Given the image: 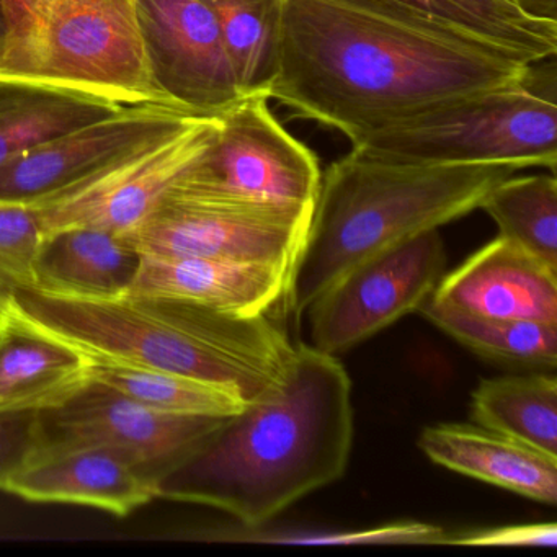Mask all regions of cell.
<instances>
[{
	"label": "cell",
	"instance_id": "484cf974",
	"mask_svg": "<svg viewBox=\"0 0 557 557\" xmlns=\"http://www.w3.org/2000/svg\"><path fill=\"white\" fill-rule=\"evenodd\" d=\"M497 224L498 236L557 272L556 174L505 178L481 207Z\"/></svg>",
	"mask_w": 557,
	"mask_h": 557
},
{
	"label": "cell",
	"instance_id": "d4e9b609",
	"mask_svg": "<svg viewBox=\"0 0 557 557\" xmlns=\"http://www.w3.org/2000/svg\"><path fill=\"white\" fill-rule=\"evenodd\" d=\"M423 318L478 357L507 367L550 370L557 364V324L484 318L433 301L419 309Z\"/></svg>",
	"mask_w": 557,
	"mask_h": 557
},
{
	"label": "cell",
	"instance_id": "9c48e42d",
	"mask_svg": "<svg viewBox=\"0 0 557 557\" xmlns=\"http://www.w3.org/2000/svg\"><path fill=\"white\" fill-rule=\"evenodd\" d=\"M438 230L376 253L338 276L306 309L309 347L337 355L417 312L445 276Z\"/></svg>",
	"mask_w": 557,
	"mask_h": 557
},
{
	"label": "cell",
	"instance_id": "277c9868",
	"mask_svg": "<svg viewBox=\"0 0 557 557\" xmlns=\"http://www.w3.org/2000/svg\"><path fill=\"white\" fill-rule=\"evenodd\" d=\"M520 169L511 164H400L351 149L321 178L285 298L296 318L338 276L384 250L481 207Z\"/></svg>",
	"mask_w": 557,
	"mask_h": 557
},
{
	"label": "cell",
	"instance_id": "4dcf8cb0",
	"mask_svg": "<svg viewBox=\"0 0 557 557\" xmlns=\"http://www.w3.org/2000/svg\"><path fill=\"white\" fill-rule=\"evenodd\" d=\"M5 37V11L4 4H2V0H0V44L4 41Z\"/></svg>",
	"mask_w": 557,
	"mask_h": 557
},
{
	"label": "cell",
	"instance_id": "30bf717a",
	"mask_svg": "<svg viewBox=\"0 0 557 557\" xmlns=\"http://www.w3.org/2000/svg\"><path fill=\"white\" fill-rule=\"evenodd\" d=\"M203 119L168 106H123L48 139L0 169V201L50 203L162 145Z\"/></svg>",
	"mask_w": 557,
	"mask_h": 557
},
{
	"label": "cell",
	"instance_id": "603a6c76",
	"mask_svg": "<svg viewBox=\"0 0 557 557\" xmlns=\"http://www.w3.org/2000/svg\"><path fill=\"white\" fill-rule=\"evenodd\" d=\"M475 425L557 456V381L553 374L482 380L471 397Z\"/></svg>",
	"mask_w": 557,
	"mask_h": 557
},
{
	"label": "cell",
	"instance_id": "cb8c5ba5",
	"mask_svg": "<svg viewBox=\"0 0 557 557\" xmlns=\"http://www.w3.org/2000/svg\"><path fill=\"white\" fill-rule=\"evenodd\" d=\"M205 2L213 12L243 97H269L278 74L285 0Z\"/></svg>",
	"mask_w": 557,
	"mask_h": 557
},
{
	"label": "cell",
	"instance_id": "ba28073f",
	"mask_svg": "<svg viewBox=\"0 0 557 557\" xmlns=\"http://www.w3.org/2000/svg\"><path fill=\"white\" fill-rule=\"evenodd\" d=\"M311 213L168 191L125 237L139 253L262 263L292 272Z\"/></svg>",
	"mask_w": 557,
	"mask_h": 557
},
{
	"label": "cell",
	"instance_id": "ffe728a7",
	"mask_svg": "<svg viewBox=\"0 0 557 557\" xmlns=\"http://www.w3.org/2000/svg\"><path fill=\"white\" fill-rule=\"evenodd\" d=\"M122 107L64 87L0 77V169L22 152Z\"/></svg>",
	"mask_w": 557,
	"mask_h": 557
},
{
	"label": "cell",
	"instance_id": "7a4b0ae2",
	"mask_svg": "<svg viewBox=\"0 0 557 557\" xmlns=\"http://www.w3.org/2000/svg\"><path fill=\"white\" fill-rule=\"evenodd\" d=\"M354 430L344 364L296 345L278 383L224 419L169 472L161 497L210 505L246 527H260L345 474Z\"/></svg>",
	"mask_w": 557,
	"mask_h": 557
},
{
	"label": "cell",
	"instance_id": "2e32d148",
	"mask_svg": "<svg viewBox=\"0 0 557 557\" xmlns=\"http://www.w3.org/2000/svg\"><path fill=\"white\" fill-rule=\"evenodd\" d=\"M288 278L289 270L282 267L141 253L138 273L125 295L262 314L285 298Z\"/></svg>",
	"mask_w": 557,
	"mask_h": 557
},
{
	"label": "cell",
	"instance_id": "4316f807",
	"mask_svg": "<svg viewBox=\"0 0 557 557\" xmlns=\"http://www.w3.org/2000/svg\"><path fill=\"white\" fill-rule=\"evenodd\" d=\"M41 240L44 226L34 207L0 201V319L11 311L17 292L34 288Z\"/></svg>",
	"mask_w": 557,
	"mask_h": 557
},
{
	"label": "cell",
	"instance_id": "8992f818",
	"mask_svg": "<svg viewBox=\"0 0 557 557\" xmlns=\"http://www.w3.org/2000/svg\"><path fill=\"white\" fill-rule=\"evenodd\" d=\"M354 149L400 164H511L556 174L554 63L520 83L443 100L368 133Z\"/></svg>",
	"mask_w": 557,
	"mask_h": 557
},
{
	"label": "cell",
	"instance_id": "5bb4252c",
	"mask_svg": "<svg viewBox=\"0 0 557 557\" xmlns=\"http://www.w3.org/2000/svg\"><path fill=\"white\" fill-rule=\"evenodd\" d=\"M5 492L28 502L83 505L126 517L161 497V482L119 453L81 446L35 453Z\"/></svg>",
	"mask_w": 557,
	"mask_h": 557
},
{
	"label": "cell",
	"instance_id": "ac0fdd59",
	"mask_svg": "<svg viewBox=\"0 0 557 557\" xmlns=\"http://www.w3.org/2000/svg\"><path fill=\"white\" fill-rule=\"evenodd\" d=\"M141 253L122 234L70 226L44 236L35 257L34 288L66 298L106 299L125 295Z\"/></svg>",
	"mask_w": 557,
	"mask_h": 557
},
{
	"label": "cell",
	"instance_id": "4fadbf2b",
	"mask_svg": "<svg viewBox=\"0 0 557 557\" xmlns=\"http://www.w3.org/2000/svg\"><path fill=\"white\" fill-rule=\"evenodd\" d=\"M221 116H203L185 132L129 159L76 190L34 207L44 236L70 226H92L112 233L135 230L165 197L191 162L210 146Z\"/></svg>",
	"mask_w": 557,
	"mask_h": 557
},
{
	"label": "cell",
	"instance_id": "7c38bea8",
	"mask_svg": "<svg viewBox=\"0 0 557 557\" xmlns=\"http://www.w3.org/2000/svg\"><path fill=\"white\" fill-rule=\"evenodd\" d=\"M135 9L152 76L172 106L221 116L243 99L205 0H135Z\"/></svg>",
	"mask_w": 557,
	"mask_h": 557
},
{
	"label": "cell",
	"instance_id": "8fae6325",
	"mask_svg": "<svg viewBox=\"0 0 557 557\" xmlns=\"http://www.w3.org/2000/svg\"><path fill=\"white\" fill-rule=\"evenodd\" d=\"M223 420L158 412L87 377L61 403L38 410V451L106 448L125 456L161 482L190 458Z\"/></svg>",
	"mask_w": 557,
	"mask_h": 557
},
{
	"label": "cell",
	"instance_id": "9a60e30c",
	"mask_svg": "<svg viewBox=\"0 0 557 557\" xmlns=\"http://www.w3.org/2000/svg\"><path fill=\"white\" fill-rule=\"evenodd\" d=\"M432 299L484 318L557 324V272L497 236L443 276Z\"/></svg>",
	"mask_w": 557,
	"mask_h": 557
},
{
	"label": "cell",
	"instance_id": "7402d4cb",
	"mask_svg": "<svg viewBox=\"0 0 557 557\" xmlns=\"http://www.w3.org/2000/svg\"><path fill=\"white\" fill-rule=\"evenodd\" d=\"M87 358V377L106 384L158 412L182 417L236 416L249 400L233 387L159 368Z\"/></svg>",
	"mask_w": 557,
	"mask_h": 557
},
{
	"label": "cell",
	"instance_id": "44dd1931",
	"mask_svg": "<svg viewBox=\"0 0 557 557\" xmlns=\"http://www.w3.org/2000/svg\"><path fill=\"white\" fill-rule=\"evenodd\" d=\"M420 17L485 41L527 63L557 53V22L528 17L510 0H386Z\"/></svg>",
	"mask_w": 557,
	"mask_h": 557
},
{
	"label": "cell",
	"instance_id": "f1b7e54d",
	"mask_svg": "<svg viewBox=\"0 0 557 557\" xmlns=\"http://www.w3.org/2000/svg\"><path fill=\"white\" fill-rule=\"evenodd\" d=\"M445 544L554 547L557 544V527L556 523L510 524V527L475 530L458 536L446 534Z\"/></svg>",
	"mask_w": 557,
	"mask_h": 557
},
{
	"label": "cell",
	"instance_id": "52a82bcc",
	"mask_svg": "<svg viewBox=\"0 0 557 557\" xmlns=\"http://www.w3.org/2000/svg\"><path fill=\"white\" fill-rule=\"evenodd\" d=\"M269 100L243 97L223 113L210 146L169 191L312 211L322 178L318 158L283 128Z\"/></svg>",
	"mask_w": 557,
	"mask_h": 557
},
{
	"label": "cell",
	"instance_id": "83f0119b",
	"mask_svg": "<svg viewBox=\"0 0 557 557\" xmlns=\"http://www.w3.org/2000/svg\"><path fill=\"white\" fill-rule=\"evenodd\" d=\"M40 446L38 410L0 412V491L34 458Z\"/></svg>",
	"mask_w": 557,
	"mask_h": 557
},
{
	"label": "cell",
	"instance_id": "6da1fadb",
	"mask_svg": "<svg viewBox=\"0 0 557 557\" xmlns=\"http://www.w3.org/2000/svg\"><path fill=\"white\" fill-rule=\"evenodd\" d=\"M530 64L386 0H285L269 97L355 143L443 100L520 83Z\"/></svg>",
	"mask_w": 557,
	"mask_h": 557
},
{
	"label": "cell",
	"instance_id": "f546056e",
	"mask_svg": "<svg viewBox=\"0 0 557 557\" xmlns=\"http://www.w3.org/2000/svg\"><path fill=\"white\" fill-rule=\"evenodd\" d=\"M528 17L557 22V0H510Z\"/></svg>",
	"mask_w": 557,
	"mask_h": 557
},
{
	"label": "cell",
	"instance_id": "d6986e66",
	"mask_svg": "<svg viewBox=\"0 0 557 557\" xmlns=\"http://www.w3.org/2000/svg\"><path fill=\"white\" fill-rule=\"evenodd\" d=\"M86 380L83 351L12 311L0 319V412L47 409Z\"/></svg>",
	"mask_w": 557,
	"mask_h": 557
},
{
	"label": "cell",
	"instance_id": "5b68a950",
	"mask_svg": "<svg viewBox=\"0 0 557 557\" xmlns=\"http://www.w3.org/2000/svg\"><path fill=\"white\" fill-rule=\"evenodd\" d=\"M0 77L112 100L168 106L152 76L135 0H2ZM177 109V107H174Z\"/></svg>",
	"mask_w": 557,
	"mask_h": 557
},
{
	"label": "cell",
	"instance_id": "e0dca14e",
	"mask_svg": "<svg viewBox=\"0 0 557 557\" xmlns=\"http://www.w3.org/2000/svg\"><path fill=\"white\" fill-rule=\"evenodd\" d=\"M419 448L443 468L554 507L557 456L466 423H440L420 433Z\"/></svg>",
	"mask_w": 557,
	"mask_h": 557
},
{
	"label": "cell",
	"instance_id": "3957f363",
	"mask_svg": "<svg viewBox=\"0 0 557 557\" xmlns=\"http://www.w3.org/2000/svg\"><path fill=\"white\" fill-rule=\"evenodd\" d=\"M11 311L86 357L187 374L233 387L247 400L278 383L296 347L269 312L239 314L174 299H81L25 288Z\"/></svg>",
	"mask_w": 557,
	"mask_h": 557
}]
</instances>
